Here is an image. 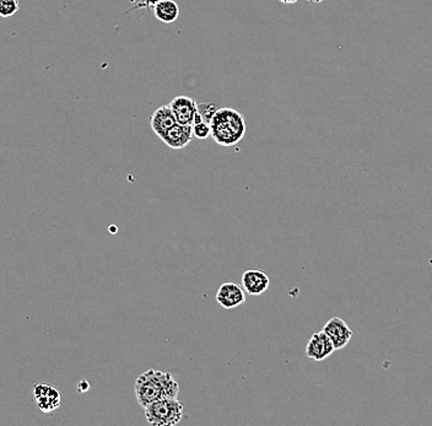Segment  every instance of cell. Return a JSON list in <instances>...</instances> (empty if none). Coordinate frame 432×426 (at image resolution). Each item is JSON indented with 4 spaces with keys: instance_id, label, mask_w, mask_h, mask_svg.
Wrapping results in <instances>:
<instances>
[{
    "instance_id": "6da1fadb",
    "label": "cell",
    "mask_w": 432,
    "mask_h": 426,
    "mask_svg": "<svg viewBox=\"0 0 432 426\" xmlns=\"http://www.w3.org/2000/svg\"><path fill=\"white\" fill-rule=\"evenodd\" d=\"M134 392L140 407L144 409L146 406L160 399L177 398L179 386L172 375L150 369L135 380Z\"/></svg>"
},
{
    "instance_id": "7a4b0ae2",
    "label": "cell",
    "mask_w": 432,
    "mask_h": 426,
    "mask_svg": "<svg viewBox=\"0 0 432 426\" xmlns=\"http://www.w3.org/2000/svg\"><path fill=\"white\" fill-rule=\"evenodd\" d=\"M209 125L210 137L221 146H234L240 143L246 134L245 117L231 107L216 111Z\"/></svg>"
},
{
    "instance_id": "3957f363",
    "label": "cell",
    "mask_w": 432,
    "mask_h": 426,
    "mask_svg": "<svg viewBox=\"0 0 432 426\" xmlns=\"http://www.w3.org/2000/svg\"><path fill=\"white\" fill-rule=\"evenodd\" d=\"M146 420L155 426L177 425L183 418V403L178 398L160 399L144 408Z\"/></svg>"
},
{
    "instance_id": "277c9868",
    "label": "cell",
    "mask_w": 432,
    "mask_h": 426,
    "mask_svg": "<svg viewBox=\"0 0 432 426\" xmlns=\"http://www.w3.org/2000/svg\"><path fill=\"white\" fill-rule=\"evenodd\" d=\"M32 396L39 411L44 413L54 412L62 403L61 392L49 383H36L32 389Z\"/></svg>"
},
{
    "instance_id": "5b68a950",
    "label": "cell",
    "mask_w": 432,
    "mask_h": 426,
    "mask_svg": "<svg viewBox=\"0 0 432 426\" xmlns=\"http://www.w3.org/2000/svg\"><path fill=\"white\" fill-rule=\"evenodd\" d=\"M216 301L225 310L242 306L246 302L245 289L240 284L232 282L221 284L216 294Z\"/></svg>"
},
{
    "instance_id": "8992f818",
    "label": "cell",
    "mask_w": 432,
    "mask_h": 426,
    "mask_svg": "<svg viewBox=\"0 0 432 426\" xmlns=\"http://www.w3.org/2000/svg\"><path fill=\"white\" fill-rule=\"evenodd\" d=\"M168 105L178 125H193L194 117L198 112V104L196 100L188 96H177Z\"/></svg>"
},
{
    "instance_id": "52a82bcc",
    "label": "cell",
    "mask_w": 432,
    "mask_h": 426,
    "mask_svg": "<svg viewBox=\"0 0 432 426\" xmlns=\"http://www.w3.org/2000/svg\"><path fill=\"white\" fill-rule=\"evenodd\" d=\"M322 331L329 337L336 350L344 349L352 337L350 327L348 326L346 322L341 320V317H331L323 327Z\"/></svg>"
},
{
    "instance_id": "ba28073f",
    "label": "cell",
    "mask_w": 432,
    "mask_h": 426,
    "mask_svg": "<svg viewBox=\"0 0 432 426\" xmlns=\"http://www.w3.org/2000/svg\"><path fill=\"white\" fill-rule=\"evenodd\" d=\"M336 351L334 345L329 339V337L321 331L311 337V339L308 340L307 346H306V355L308 359L315 360V361H323L326 358H329L333 353Z\"/></svg>"
},
{
    "instance_id": "9c48e42d",
    "label": "cell",
    "mask_w": 432,
    "mask_h": 426,
    "mask_svg": "<svg viewBox=\"0 0 432 426\" xmlns=\"http://www.w3.org/2000/svg\"><path fill=\"white\" fill-rule=\"evenodd\" d=\"M270 279L268 274L260 269H247L242 274V287L247 294L258 296L268 290Z\"/></svg>"
},
{
    "instance_id": "30bf717a",
    "label": "cell",
    "mask_w": 432,
    "mask_h": 426,
    "mask_svg": "<svg viewBox=\"0 0 432 426\" xmlns=\"http://www.w3.org/2000/svg\"><path fill=\"white\" fill-rule=\"evenodd\" d=\"M192 125H182L176 123L163 134L161 140L167 145L168 148L173 149V150H181V149L186 148L188 144L192 142Z\"/></svg>"
},
{
    "instance_id": "8fae6325",
    "label": "cell",
    "mask_w": 432,
    "mask_h": 426,
    "mask_svg": "<svg viewBox=\"0 0 432 426\" xmlns=\"http://www.w3.org/2000/svg\"><path fill=\"white\" fill-rule=\"evenodd\" d=\"M177 122H176V118L173 115L172 111L170 108V105L161 106L158 110H155L151 118H150L151 130L155 134L159 137L160 139Z\"/></svg>"
},
{
    "instance_id": "7c38bea8",
    "label": "cell",
    "mask_w": 432,
    "mask_h": 426,
    "mask_svg": "<svg viewBox=\"0 0 432 426\" xmlns=\"http://www.w3.org/2000/svg\"><path fill=\"white\" fill-rule=\"evenodd\" d=\"M154 16L163 24H173L179 16V6L173 0H163L155 5Z\"/></svg>"
},
{
    "instance_id": "4fadbf2b",
    "label": "cell",
    "mask_w": 432,
    "mask_h": 426,
    "mask_svg": "<svg viewBox=\"0 0 432 426\" xmlns=\"http://www.w3.org/2000/svg\"><path fill=\"white\" fill-rule=\"evenodd\" d=\"M19 9V0H0V16L1 18L14 16Z\"/></svg>"
},
{
    "instance_id": "5bb4252c",
    "label": "cell",
    "mask_w": 432,
    "mask_h": 426,
    "mask_svg": "<svg viewBox=\"0 0 432 426\" xmlns=\"http://www.w3.org/2000/svg\"><path fill=\"white\" fill-rule=\"evenodd\" d=\"M193 127V135L199 140L208 139L210 137V125L202 120L199 123H194Z\"/></svg>"
},
{
    "instance_id": "9a60e30c",
    "label": "cell",
    "mask_w": 432,
    "mask_h": 426,
    "mask_svg": "<svg viewBox=\"0 0 432 426\" xmlns=\"http://www.w3.org/2000/svg\"><path fill=\"white\" fill-rule=\"evenodd\" d=\"M198 111L201 112V115H202L204 120L209 123L212 118V115H214V113L217 111V108H216V106L212 105V104H203V105H198Z\"/></svg>"
},
{
    "instance_id": "2e32d148",
    "label": "cell",
    "mask_w": 432,
    "mask_h": 426,
    "mask_svg": "<svg viewBox=\"0 0 432 426\" xmlns=\"http://www.w3.org/2000/svg\"><path fill=\"white\" fill-rule=\"evenodd\" d=\"M160 1H163V0H141L139 4L133 8V10L141 9V8H145V9L154 8L155 5L159 4Z\"/></svg>"
},
{
    "instance_id": "e0dca14e",
    "label": "cell",
    "mask_w": 432,
    "mask_h": 426,
    "mask_svg": "<svg viewBox=\"0 0 432 426\" xmlns=\"http://www.w3.org/2000/svg\"><path fill=\"white\" fill-rule=\"evenodd\" d=\"M77 387H79L77 389H79L80 392H85V391L89 389V383H87V381H82V382L77 384Z\"/></svg>"
},
{
    "instance_id": "ac0fdd59",
    "label": "cell",
    "mask_w": 432,
    "mask_h": 426,
    "mask_svg": "<svg viewBox=\"0 0 432 426\" xmlns=\"http://www.w3.org/2000/svg\"><path fill=\"white\" fill-rule=\"evenodd\" d=\"M281 4H295L298 0H279Z\"/></svg>"
},
{
    "instance_id": "d6986e66",
    "label": "cell",
    "mask_w": 432,
    "mask_h": 426,
    "mask_svg": "<svg viewBox=\"0 0 432 426\" xmlns=\"http://www.w3.org/2000/svg\"><path fill=\"white\" fill-rule=\"evenodd\" d=\"M310 3H313V4H318V3H322L324 0H307Z\"/></svg>"
}]
</instances>
